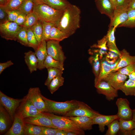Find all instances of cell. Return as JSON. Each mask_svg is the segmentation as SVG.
<instances>
[{
	"mask_svg": "<svg viewBox=\"0 0 135 135\" xmlns=\"http://www.w3.org/2000/svg\"><path fill=\"white\" fill-rule=\"evenodd\" d=\"M89 58L88 60L92 66V72L95 76V80L97 78L99 74L101 59L98 53H94Z\"/></svg>",
	"mask_w": 135,
	"mask_h": 135,
	"instance_id": "26",
	"label": "cell"
},
{
	"mask_svg": "<svg viewBox=\"0 0 135 135\" xmlns=\"http://www.w3.org/2000/svg\"><path fill=\"white\" fill-rule=\"evenodd\" d=\"M43 3L54 9L62 11L72 4L67 0H44Z\"/></svg>",
	"mask_w": 135,
	"mask_h": 135,
	"instance_id": "25",
	"label": "cell"
},
{
	"mask_svg": "<svg viewBox=\"0 0 135 135\" xmlns=\"http://www.w3.org/2000/svg\"><path fill=\"white\" fill-rule=\"evenodd\" d=\"M22 100L8 96L0 91V103L5 109L12 120H14L15 112Z\"/></svg>",
	"mask_w": 135,
	"mask_h": 135,
	"instance_id": "8",
	"label": "cell"
},
{
	"mask_svg": "<svg viewBox=\"0 0 135 135\" xmlns=\"http://www.w3.org/2000/svg\"><path fill=\"white\" fill-rule=\"evenodd\" d=\"M48 75L46 80L44 84L48 86L51 80L55 77L60 76H62L63 71L57 68H50L47 69Z\"/></svg>",
	"mask_w": 135,
	"mask_h": 135,
	"instance_id": "38",
	"label": "cell"
},
{
	"mask_svg": "<svg viewBox=\"0 0 135 135\" xmlns=\"http://www.w3.org/2000/svg\"><path fill=\"white\" fill-rule=\"evenodd\" d=\"M55 26L54 24L42 21V40L46 41L49 40L50 34L52 27Z\"/></svg>",
	"mask_w": 135,
	"mask_h": 135,
	"instance_id": "42",
	"label": "cell"
},
{
	"mask_svg": "<svg viewBox=\"0 0 135 135\" xmlns=\"http://www.w3.org/2000/svg\"><path fill=\"white\" fill-rule=\"evenodd\" d=\"M28 28L22 26L19 30L16 37V40L20 44L28 46L27 32Z\"/></svg>",
	"mask_w": 135,
	"mask_h": 135,
	"instance_id": "39",
	"label": "cell"
},
{
	"mask_svg": "<svg viewBox=\"0 0 135 135\" xmlns=\"http://www.w3.org/2000/svg\"><path fill=\"white\" fill-rule=\"evenodd\" d=\"M64 80V78L62 76H60L55 77L51 80L47 87L52 94L63 85Z\"/></svg>",
	"mask_w": 135,
	"mask_h": 135,
	"instance_id": "33",
	"label": "cell"
},
{
	"mask_svg": "<svg viewBox=\"0 0 135 135\" xmlns=\"http://www.w3.org/2000/svg\"><path fill=\"white\" fill-rule=\"evenodd\" d=\"M35 4L34 0H24L18 10L27 15L33 12Z\"/></svg>",
	"mask_w": 135,
	"mask_h": 135,
	"instance_id": "34",
	"label": "cell"
},
{
	"mask_svg": "<svg viewBox=\"0 0 135 135\" xmlns=\"http://www.w3.org/2000/svg\"><path fill=\"white\" fill-rule=\"evenodd\" d=\"M6 4L5 0H0V6H4Z\"/></svg>",
	"mask_w": 135,
	"mask_h": 135,
	"instance_id": "55",
	"label": "cell"
},
{
	"mask_svg": "<svg viewBox=\"0 0 135 135\" xmlns=\"http://www.w3.org/2000/svg\"><path fill=\"white\" fill-rule=\"evenodd\" d=\"M116 28L114 27H109L106 36L107 40V46L110 51L117 54L120 57L121 56L120 51L116 44L114 32Z\"/></svg>",
	"mask_w": 135,
	"mask_h": 135,
	"instance_id": "21",
	"label": "cell"
},
{
	"mask_svg": "<svg viewBox=\"0 0 135 135\" xmlns=\"http://www.w3.org/2000/svg\"><path fill=\"white\" fill-rule=\"evenodd\" d=\"M128 76L116 71L110 72L102 80L107 82L118 90H120L128 78Z\"/></svg>",
	"mask_w": 135,
	"mask_h": 135,
	"instance_id": "13",
	"label": "cell"
},
{
	"mask_svg": "<svg viewBox=\"0 0 135 135\" xmlns=\"http://www.w3.org/2000/svg\"><path fill=\"white\" fill-rule=\"evenodd\" d=\"M60 41L49 40L46 41V49L48 55L54 59L64 62L66 57L62 50Z\"/></svg>",
	"mask_w": 135,
	"mask_h": 135,
	"instance_id": "9",
	"label": "cell"
},
{
	"mask_svg": "<svg viewBox=\"0 0 135 135\" xmlns=\"http://www.w3.org/2000/svg\"><path fill=\"white\" fill-rule=\"evenodd\" d=\"M113 5L115 9L116 8V0H109Z\"/></svg>",
	"mask_w": 135,
	"mask_h": 135,
	"instance_id": "57",
	"label": "cell"
},
{
	"mask_svg": "<svg viewBox=\"0 0 135 135\" xmlns=\"http://www.w3.org/2000/svg\"><path fill=\"white\" fill-rule=\"evenodd\" d=\"M42 135H55L59 129L51 127L42 126Z\"/></svg>",
	"mask_w": 135,
	"mask_h": 135,
	"instance_id": "48",
	"label": "cell"
},
{
	"mask_svg": "<svg viewBox=\"0 0 135 135\" xmlns=\"http://www.w3.org/2000/svg\"><path fill=\"white\" fill-rule=\"evenodd\" d=\"M120 131L123 134L129 135L131 131L135 128V122L132 120L119 119Z\"/></svg>",
	"mask_w": 135,
	"mask_h": 135,
	"instance_id": "28",
	"label": "cell"
},
{
	"mask_svg": "<svg viewBox=\"0 0 135 135\" xmlns=\"http://www.w3.org/2000/svg\"><path fill=\"white\" fill-rule=\"evenodd\" d=\"M16 114L23 119L34 116L42 112L35 107L27 94L22 99Z\"/></svg>",
	"mask_w": 135,
	"mask_h": 135,
	"instance_id": "5",
	"label": "cell"
},
{
	"mask_svg": "<svg viewBox=\"0 0 135 135\" xmlns=\"http://www.w3.org/2000/svg\"><path fill=\"white\" fill-rule=\"evenodd\" d=\"M120 52L121 56L120 57V62L116 67L111 70L110 72H116L120 68L135 63V56L130 55L129 52L125 49H123Z\"/></svg>",
	"mask_w": 135,
	"mask_h": 135,
	"instance_id": "19",
	"label": "cell"
},
{
	"mask_svg": "<svg viewBox=\"0 0 135 135\" xmlns=\"http://www.w3.org/2000/svg\"><path fill=\"white\" fill-rule=\"evenodd\" d=\"M81 11L76 6L71 4L64 11L55 26L69 37L80 27Z\"/></svg>",
	"mask_w": 135,
	"mask_h": 135,
	"instance_id": "1",
	"label": "cell"
},
{
	"mask_svg": "<svg viewBox=\"0 0 135 135\" xmlns=\"http://www.w3.org/2000/svg\"><path fill=\"white\" fill-rule=\"evenodd\" d=\"M68 37L64 32L55 26H54L51 29L49 40H54L60 42Z\"/></svg>",
	"mask_w": 135,
	"mask_h": 135,
	"instance_id": "30",
	"label": "cell"
},
{
	"mask_svg": "<svg viewBox=\"0 0 135 135\" xmlns=\"http://www.w3.org/2000/svg\"><path fill=\"white\" fill-rule=\"evenodd\" d=\"M39 45L42 40V21L39 20L31 27Z\"/></svg>",
	"mask_w": 135,
	"mask_h": 135,
	"instance_id": "37",
	"label": "cell"
},
{
	"mask_svg": "<svg viewBox=\"0 0 135 135\" xmlns=\"http://www.w3.org/2000/svg\"><path fill=\"white\" fill-rule=\"evenodd\" d=\"M64 11L54 9L43 3L36 4L33 10L39 20L55 24L60 20Z\"/></svg>",
	"mask_w": 135,
	"mask_h": 135,
	"instance_id": "2",
	"label": "cell"
},
{
	"mask_svg": "<svg viewBox=\"0 0 135 135\" xmlns=\"http://www.w3.org/2000/svg\"><path fill=\"white\" fill-rule=\"evenodd\" d=\"M128 9H115L114 16L110 20L109 27H117L126 22L128 18Z\"/></svg>",
	"mask_w": 135,
	"mask_h": 135,
	"instance_id": "18",
	"label": "cell"
},
{
	"mask_svg": "<svg viewBox=\"0 0 135 135\" xmlns=\"http://www.w3.org/2000/svg\"><path fill=\"white\" fill-rule=\"evenodd\" d=\"M128 8L135 9V0H130Z\"/></svg>",
	"mask_w": 135,
	"mask_h": 135,
	"instance_id": "52",
	"label": "cell"
},
{
	"mask_svg": "<svg viewBox=\"0 0 135 135\" xmlns=\"http://www.w3.org/2000/svg\"><path fill=\"white\" fill-rule=\"evenodd\" d=\"M95 2L101 14L107 15L110 20L112 18L115 9L109 0H95Z\"/></svg>",
	"mask_w": 135,
	"mask_h": 135,
	"instance_id": "16",
	"label": "cell"
},
{
	"mask_svg": "<svg viewBox=\"0 0 135 135\" xmlns=\"http://www.w3.org/2000/svg\"><path fill=\"white\" fill-rule=\"evenodd\" d=\"M39 20L36 14L33 12L26 15L25 21L22 26L27 28L31 27Z\"/></svg>",
	"mask_w": 135,
	"mask_h": 135,
	"instance_id": "43",
	"label": "cell"
},
{
	"mask_svg": "<svg viewBox=\"0 0 135 135\" xmlns=\"http://www.w3.org/2000/svg\"><path fill=\"white\" fill-rule=\"evenodd\" d=\"M27 95L34 106L39 111L46 112V103L39 88H30Z\"/></svg>",
	"mask_w": 135,
	"mask_h": 135,
	"instance_id": "10",
	"label": "cell"
},
{
	"mask_svg": "<svg viewBox=\"0 0 135 135\" xmlns=\"http://www.w3.org/2000/svg\"><path fill=\"white\" fill-rule=\"evenodd\" d=\"M25 62L30 73H32L38 69V61L35 52L29 50L24 53Z\"/></svg>",
	"mask_w": 135,
	"mask_h": 135,
	"instance_id": "23",
	"label": "cell"
},
{
	"mask_svg": "<svg viewBox=\"0 0 135 135\" xmlns=\"http://www.w3.org/2000/svg\"><path fill=\"white\" fill-rule=\"evenodd\" d=\"M116 104L118 108L116 114L119 119L132 120V110L130 107L129 102L126 98H118L116 102Z\"/></svg>",
	"mask_w": 135,
	"mask_h": 135,
	"instance_id": "12",
	"label": "cell"
},
{
	"mask_svg": "<svg viewBox=\"0 0 135 135\" xmlns=\"http://www.w3.org/2000/svg\"><path fill=\"white\" fill-rule=\"evenodd\" d=\"M100 61L101 66L99 74L97 78L94 80V85L102 80L110 71V64L106 57H103L101 59Z\"/></svg>",
	"mask_w": 135,
	"mask_h": 135,
	"instance_id": "24",
	"label": "cell"
},
{
	"mask_svg": "<svg viewBox=\"0 0 135 135\" xmlns=\"http://www.w3.org/2000/svg\"><path fill=\"white\" fill-rule=\"evenodd\" d=\"M108 129L106 135H115L120 131V126L119 119H116L107 126Z\"/></svg>",
	"mask_w": 135,
	"mask_h": 135,
	"instance_id": "41",
	"label": "cell"
},
{
	"mask_svg": "<svg viewBox=\"0 0 135 135\" xmlns=\"http://www.w3.org/2000/svg\"><path fill=\"white\" fill-rule=\"evenodd\" d=\"M14 63L11 60H9L6 62L0 63V74L6 68L13 65Z\"/></svg>",
	"mask_w": 135,
	"mask_h": 135,
	"instance_id": "51",
	"label": "cell"
},
{
	"mask_svg": "<svg viewBox=\"0 0 135 135\" xmlns=\"http://www.w3.org/2000/svg\"><path fill=\"white\" fill-rule=\"evenodd\" d=\"M94 86L97 92L104 95L108 100H113L118 96V90L105 80H101L95 84Z\"/></svg>",
	"mask_w": 135,
	"mask_h": 135,
	"instance_id": "11",
	"label": "cell"
},
{
	"mask_svg": "<svg viewBox=\"0 0 135 135\" xmlns=\"http://www.w3.org/2000/svg\"><path fill=\"white\" fill-rule=\"evenodd\" d=\"M100 114L84 103L78 101V106L68 112L64 116L66 117L86 116L93 118Z\"/></svg>",
	"mask_w": 135,
	"mask_h": 135,
	"instance_id": "7",
	"label": "cell"
},
{
	"mask_svg": "<svg viewBox=\"0 0 135 135\" xmlns=\"http://www.w3.org/2000/svg\"><path fill=\"white\" fill-rule=\"evenodd\" d=\"M8 21V17L6 11L4 6H0V24Z\"/></svg>",
	"mask_w": 135,
	"mask_h": 135,
	"instance_id": "49",
	"label": "cell"
},
{
	"mask_svg": "<svg viewBox=\"0 0 135 135\" xmlns=\"http://www.w3.org/2000/svg\"><path fill=\"white\" fill-rule=\"evenodd\" d=\"M76 133L72 132H66V135H77Z\"/></svg>",
	"mask_w": 135,
	"mask_h": 135,
	"instance_id": "58",
	"label": "cell"
},
{
	"mask_svg": "<svg viewBox=\"0 0 135 135\" xmlns=\"http://www.w3.org/2000/svg\"><path fill=\"white\" fill-rule=\"evenodd\" d=\"M6 0V4L7 3V2L8 1V0Z\"/></svg>",
	"mask_w": 135,
	"mask_h": 135,
	"instance_id": "61",
	"label": "cell"
},
{
	"mask_svg": "<svg viewBox=\"0 0 135 135\" xmlns=\"http://www.w3.org/2000/svg\"><path fill=\"white\" fill-rule=\"evenodd\" d=\"M22 27L14 22L9 21L0 24V36L6 40L16 41L18 33Z\"/></svg>",
	"mask_w": 135,
	"mask_h": 135,
	"instance_id": "6",
	"label": "cell"
},
{
	"mask_svg": "<svg viewBox=\"0 0 135 135\" xmlns=\"http://www.w3.org/2000/svg\"><path fill=\"white\" fill-rule=\"evenodd\" d=\"M128 18L127 20L118 27H135V9L128 8Z\"/></svg>",
	"mask_w": 135,
	"mask_h": 135,
	"instance_id": "36",
	"label": "cell"
},
{
	"mask_svg": "<svg viewBox=\"0 0 135 135\" xmlns=\"http://www.w3.org/2000/svg\"><path fill=\"white\" fill-rule=\"evenodd\" d=\"M135 70V63L129 65L118 70V71L120 73L128 76L132 72Z\"/></svg>",
	"mask_w": 135,
	"mask_h": 135,
	"instance_id": "45",
	"label": "cell"
},
{
	"mask_svg": "<svg viewBox=\"0 0 135 135\" xmlns=\"http://www.w3.org/2000/svg\"><path fill=\"white\" fill-rule=\"evenodd\" d=\"M8 112L0 104V133L1 134L7 129L9 124V118Z\"/></svg>",
	"mask_w": 135,
	"mask_h": 135,
	"instance_id": "27",
	"label": "cell"
},
{
	"mask_svg": "<svg viewBox=\"0 0 135 135\" xmlns=\"http://www.w3.org/2000/svg\"><path fill=\"white\" fill-rule=\"evenodd\" d=\"M35 52L38 61V69L42 70L45 68L44 62L48 55L46 49V41L42 40Z\"/></svg>",
	"mask_w": 135,
	"mask_h": 135,
	"instance_id": "20",
	"label": "cell"
},
{
	"mask_svg": "<svg viewBox=\"0 0 135 135\" xmlns=\"http://www.w3.org/2000/svg\"><path fill=\"white\" fill-rule=\"evenodd\" d=\"M46 106V112L58 114L65 116L78 105V101L75 100L64 102H58L48 99L42 95Z\"/></svg>",
	"mask_w": 135,
	"mask_h": 135,
	"instance_id": "4",
	"label": "cell"
},
{
	"mask_svg": "<svg viewBox=\"0 0 135 135\" xmlns=\"http://www.w3.org/2000/svg\"><path fill=\"white\" fill-rule=\"evenodd\" d=\"M120 90L126 96H135V81L129 79L126 81Z\"/></svg>",
	"mask_w": 135,
	"mask_h": 135,
	"instance_id": "32",
	"label": "cell"
},
{
	"mask_svg": "<svg viewBox=\"0 0 135 135\" xmlns=\"http://www.w3.org/2000/svg\"><path fill=\"white\" fill-rule=\"evenodd\" d=\"M55 135H66V132L64 130L59 129Z\"/></svg>",
	"mask_w": 135,
	"mask_h": 135,
	"instance_id": "54",
	"label": "cell"
},
{
	"mask_svg": "<svg viewBox=\"0 0 135 135\" xmlns=\"http://www.w3.org/2000/svg\"><path fill=\"white\" fill-rule=\"evenodd\" d=\"M24 0H8L4 7L6 11L18 9Z\"/></svg>",
	"mask_w": 135,
	"mask_h": 135,
	"instance_id": "44",
	"label": "cell"
},
{
	"mask_svg": "<svg viewBox=\"0 0 135 135\" xmlns=\"http://www.w3.org/2000/svg\"><path fill=\"white\" fill-rule=\"evenodd\" d=\"M45 68H55L63 71L64 70V62L55 60L48 55L44 62Z\"/></svg>",
	"mask_w": 135,
	"mask_h": 135,
	"instance_id": "29",
	"label": "cell"
},
{
	"mask_svg": "<svg viewBox=\"0 0 135 135\" xmlns=\"http://www.w3.org/2000/svg\"><path fill=\"white\" fill-rule=\"evenodd\" d=\"M26 15L21 12L18 16L14 22L19 26H22L25 21Z\"/></svg>",
	"mask_w": 135,
	"mask_h": 135,
	"instance_id": "50",
	"label": "cell"
},
{
	"mask_svg": "<svg viewBox=\"0 0 135 135\" xmlns=\"http://www.w3.org/2000/svg\"><path fill=\"white\" fill-rule=\"evenodd\" d=\"M132 120L135 122V109L132 110Z\"/></svg>",
	"mask_w": 135,
	"mask_h": 135,
	"instance_id": "56",
	"label": "cell"
},
{
	"mask_svg": "<svg viewBox=\"0 0 135 135\" xmlns=\"http://www.w3.org/2000/svg\"><path fill=\"white\" fill-rule=\"evenodd\" d=\"M135 135V128L130 131L129 135Z\"/></svg>",
	"mask_w": 135,
	"mask_h": 135,
	"instance_id": "59",
	"label": "cell"
},
{
	"mask_svg": "<svg viewBox=\"0 0 135 135\" xmlns=\"http://www.w3.org/2000/svg\"><path fill=\"white\" fill-rule=\"evenodd\" d=\"M117 119L119 118L117 114L105 115L100 114L92 118L93 124H98L99 130L102 132L104 131L105 126H107L112 121Z\"/></svg>",
	"mask_w": 135,
	"mask_h": 135,
	"instance_id": "17",
	"label": "cell"
},
{
	"mask_svg": "<svg viewBox=\"0 0 135 135\" xmlns=\"http://www.w3.org/2000/svg\"><path fill=\"white\" fill-rule=\"evenodd\" d=\"M43 113L50 120L53 125L57 128L66 132H73L78 135L84 134V130L68 117L58 116L49 112Z\"/></svg>",
	"mask_w": 135,
	"mask_h": 135,
	"instance_id": "3",
	"label": "cell"
},
{
	"mask_svg": "<svg viewBox=\"0 0 135 135\" xmlns=\"http://www.w3.org/2000/svg\"><path fill=\"white\" fill-rule=\"evenodd\" d=\"M35 2V3H43L44 0H34Z\"/></svg>",
	"mask_w": 135,
	"mask_h": 135,
	"instance_id": "60",
	"label": "cell"
},
{
	"mask_svg": "<svg viewBox=\"0 0 135 135\" xmlns=\"http://www.w3.org/2000/svg\"><path fill=\"white\" fill-rule=\"evenodd\" d=\"M8 15V21L15 22L17 18L21 12L18 10L10 11H7Z\"/></svg>",
	"mask_w": 135,
	"mask_h": 135,
	"instance_id": "46",
	"label": "cell"
},
{
	"mask_svg": "<svg viewBox=\"0 0 135 135\" xmlns=\"http://www.w3.org/2000/svg\"><path fill=\"white\" fill-rule=\"evenodd\" d=\"M27 34L28 47L32 48L35 51L39 45L31 27L28 28Z\"/></svg>",
	"mask_w": 135,
	"mask_h": 135,
	"instance_id": "40",
	"label": "cell"
},
{
	"mask_svg": "<svg viewBox=\"0 0 135 135\" xmlns=\"http://www.w3.org/2000/svg\"><path fill=\"white\" fill-rule=\"evenodd\" d=\"M129 79L135 81V70L130 73L128 76Z\"/></svg>",
	"mask_w": 135,
	"mask_h": 135,
	"instance_id": "53",
	"label": "cell"
},
{
	"mask_svg": "<svg viewBox=\"0 0 135 135\" xmlns=\"http://www.w3.org/2000/svg\"><path fill=\"white\" fill-rule=\"evenodd\" d=\"M107 40L106 36L101 39L98 41V44L92 45V48H97L99 49L98 52L100 54V58L101 59L103 57V54H106L107 51L108 50L107 46Z\"/></svg>",
	"mask_w": 135,
	"mask_h": 135,
	"instance_id": "35",
	"label": "cell"
},
{
	"mask_svg": "<svg viewBox=\"0 0 135 135\" xmlns=\"http://www.w3.org/2000/svg\"><path fill=\"white\" fill-rule=\"evenodd\" d=\"M24 124L23 119L15 113L13 124L11 127L4 135H24Z\"/></svg>",
	"mask_w": 135,
	"mask_h": 135,
	"instance_id": "15",
	"label": "cell"
},
{
	"mask_svg": "<svg viewBox=\"0 0 135 135\" xmlns=\"http://www.w3.org/2000/svg\"><path fill=\"white\" fill-rule=\"evenodd\" d=\"M24 135H42V126L24 123Z\"/></svg>",
	"mask_w": 135,
	"mask_h": 135,
	"instance_id": "31",
	"label": "cell"
},
{
	"mask_svg": "<svg viewBox=\"0 0 135 135\" xmlns=\"http://www.w3.org/2000/svg\"><path fill=\"white\" fill-rule=\"evenodd\" d=\"M130 2V0H116L115 9H128Z\"/></svg>",
	"mask_w": 135,
	"mask_h": 135,
	"instance_id": "47",
	"label": "cell"
},
{
	"mask_svg": "<svg viewBox=\"0 0 135 135\" xmlns=\"http://www.w3.org/2000/svg\"><path fill=\"white\" fill-rule=\"evenodd\" d=\"M23 120L25 123L57 128L53 125L50 120L43 112L34 116L24 118Z\"/></svg>",
	"mask_w": 135,
	"mask_h": 135,
	"instance_id": "14",
	"label": "cell"
},
{
	"mask_svg": "<svg viewBox=\"0 0 135 135\" xmlns=\"http://www.w3.org/2000/svg\"><path fill=\"white\" fill-rule=\"evenodd\" d=\"M76 124L81 129L84 130H90L93 125L92 118L86 116L68 117Z\"/></svg>",
	"mask_w": 135,
	"mask_h": 135,
	"instance_id": "22",
	"label": "cell"
}]
</instances>
